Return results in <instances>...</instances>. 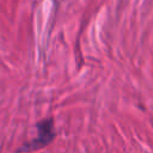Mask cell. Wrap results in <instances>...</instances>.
I'll use <instances>...</instances> for the list:
<instances>
[{"label":"cell","mask_w":153,"mask_h":153,"mask_svg":"<svg viewBox=\"0 0 153 153\" xmlns=\"http://www.w3.org/2000/svg\"><path fill=\"white\" fill-rule=\"evenodd\" d=\"M55 136V129L53 124L51 118H47L39 123H37V136L30 142L26 143L24 147L20 148V151H29V149H37L42 148L54 139Z\"/></svg>","instance_id":"6da1fadb"}]
</instances>
